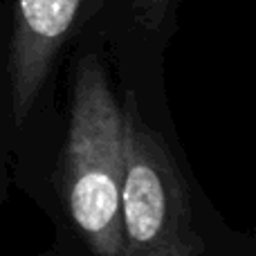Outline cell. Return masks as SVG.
Wrapping results in <instances>:
<instances>
[{
  "label": "cell",
  "mask_w": 256,
  "mask_h": 256,
  "mask_svg": "<svg viewBox=\"0 0 256 256\" xmlns=\"http://www.w3.org/2000/svg\"><path fill=\"white\" fill-rule=\"evenodd\" d=\"M128 106L97 54L81 58L72 86L63 194L72 225L92 256H124L120 196L126 166Z\"/></svg>",
  "instance_id": "1"
},
{
  "label": "cell",
  "mask_w": 256,
  "mask_h": 256,
  "mask_svg": "<svg viewBox=\"0 0 256 256\" xmlns=\"http://www.w3.org/2000/svg\"><path fill=\"white\" fill-rule=\"evenodd\" d=\"M120 227L124 256H200L204 250L180 168L130 102Z\"/></svg>",
  "instance_id": "2"
},
{
  "label": "cell",
  "mask_w": 256,
  "mask_h": 256,
  "mask_svg": "<svg viewBox=\"0 0 256 256\" xmlns=\"http://www.w3.org/2000/svg\"><path fill=\"white\" fill-rule=\"evenodd\" d=\"M79 7L81 0H18L9 56L16 122L30 115Z\"/></svg>",
  "instance_id": "3"
},
{
  "label": "cell",
  "mask_w": 256,
  "mask_h": 256,
  "mask_svg": "<svg viewBox=\"0 0 256 256\" xmlns=\"http://www.w3.org/2000/svg\"><path fill=\"white\" fill-rule=\"evenodd\" d=\"M171 4V0H135V9L140 20L144 22L146 27H158L160 22L166 16V9Z\"/></svg>",
  "instance_id": "4"
}]
</instances>
